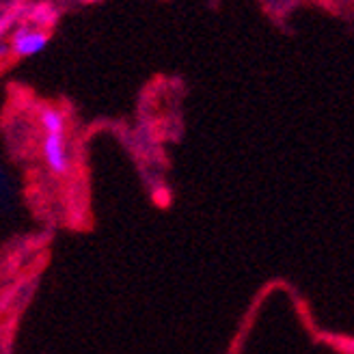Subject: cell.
I'll return each mask as SVG.
<instances>
[{"label": "cell", "mask_w": 354, "mask_h": 354, "mask_svg": "<svg viewBox=\"0 0 354 354\" xmlns=\"http://www.w3.org/2000/svg\"><path fill=\"white\" fill-rule=\"evenodd\" d=\"M48 46V35L41 30H28V28H20L11 39V50L15 57H35L44 52Z\"/></svg>", "instance_id": "1"}, {"label": "cell", "mask_w": 354, "mask_h": 354, "mask_svg": "<svg viewBox=\"0 0 354 354\" xmlns=\"http://www.w3.org/2000/svg\"><path fill=\"white\" fill-rule=\"evenodd\" d=\"M39 123L46 134H65V119L63 113L55 106H44L39 111Z\"/></svg>", "instance_id": "3"}, {"label": "cell", "mask_w": 354, "mask_h": 354, "mask_svg": "<svg viewBox=\"0 0 354 354\" xmlns=\"http://www.w3.org/2000/svg\"><path fill=\"white\" fill-rule=\"evenodd\" d=\"M44 158H46L48 169L55 175L67 173L69 160H67V149H65V134H46Z\"/></svg>", "instance_id": "2"}]
</instances>
